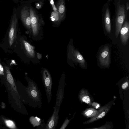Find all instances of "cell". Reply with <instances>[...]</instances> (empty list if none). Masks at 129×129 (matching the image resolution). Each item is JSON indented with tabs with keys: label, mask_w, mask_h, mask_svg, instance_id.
Wrapping results in <instances>:
<instances>
[{
	"label": "cell",
	"mask_w": 129,
	"mask_h": 129,
	"mask_svg": "<svg viewBox=\"0 0 129 129\" xmlns=\"http://www.w3.org/2000/svg\"><path fill=\"white\" fill-rule=\"evenodd\" d=\"M5 70L6 74V77L8 84L14 93L15 96H16L18 99L20 100V96L16 86L14 82L13 78L11 73L10 68L7 66H5Z\"/></svg>",
	"instance_id": "cell-8"
},
{
	"label": "cell",
	"mask_w": 129,
	"mask_h": 129,
	"mask_svg": "<svg viewBox=\"0 0 129 129\" xmlns=\"http://www.w3.org/2000/svg\"><path fill=\"white\" fill-rule=\"evenodd\" d=\"M98 111L92 108H90L87 109L83 113L84 115L88 117H94L97 114Z\"/></svg>",
	"instance_id": "cell-12"
},
{
	"label": "cell",
	"mask_w": 129,
	"mask_h": 129,
	"mask_svg": "<svg viewBox=\"0 0 129 129\" xmlns=\"http://www.w3.org/2000/svg\"><path fill=\"white\" fill-rule=\"evenodd\" d=\"M92 105L96 109L99 108L100 107V105L99 104L95 102H93L92 104Z\"/></svg>",
	"instance_id": "cell-18"
},
{
	"label": "cell",
	"mask_w": 129,
	"mask_h": 129,
	"mask_svg": "<svg viewBox=\"0 0 129 129\" xmlns=\"http://www.w3.org/2000/svg\"><path fill=\"white\" fill-rule=\"evenodd\" d=\"M65 10V7L64 1L60 0L58 4V11L60 17H63Z\"/></svg>",
	"instance_id": "cell-13"
},
{
	"label": "cell",
	"mask_w": 129,
	"mask_h": 129,
	"mask_svg": "<svg viewBox=\"0 0 129 129\" xmlns=\"http://www.w3.org/2000/svg\"><path fill=\"white\" fill-rule=\"evenodd\" d=\"M4 68L2 65L0 63V75H4Z\"/></svg>",
	"instance_id": "cell-17"
},
{
	"label": "cell",
	"mask_w": 129,
	"mask_h": 129,
	"mask_svg": "<svg viewBox=\"0 0 129 129\" xmlns=\"http://www.w3.org/2000/svg\"><path fill=\"white\" fill-rule=\"evenodd\" d=\"M70 120H68V119H66L65 121L64 122L62 125L60 129H64L68 124Z\"/></svg>",
	"instance_id": "cell-16"
},
{
	"label": "cell",
	"mask_w": 129,
	"mask_h": 129,
	"mask_svg": "<svg viewBox=\"0 0 129 129\" xmlns=\"http://www.w3.org/2000/svg\"><path fill=\"white\" fill-rule=\"evenodd\" d=\"M128 86V83L127 82L124 83L122 85V87L123 89H124L126 88Z\"/></svg>",
	"instance_id": "cell-19"
},
{
	"label": "cell",
	"mask_w": 129,
	"mask_h": 129,
	"mask_svg": "<svg viewBox=\"0 0 129 129\" xmlns=\"http://www.w3.org/2000/svg\"><path fill=\"white\" fill-rule=\"evenodd\" d=\"M26 92L31 102L33 107L41 108L42 106V94L36 83L33 80L28 81Z\"/></svg>",
	"instance_id": "cell-2"
},
{
	"label": "cell",
	"mask_w": 129,
	"mask_h": 129,
	"mask_svg": "<svg viewBox=\"0 0 129 129\" xmlns=\"http://www.w3.org/2000/svg\"><path fill=\"white\" fill-rule=\"evenodd\" d=\"M129 0H114L115 14L113 21L116 38L126 17H129Z\"/></svg>",
	"instance_id": "cell-1"
},
{
	"label": "cell",
	"mask_w": 129,
	"mask_h": 129,
	"mask_svg": "<svg viewBox=\"0 0 129 129\" xmlns=\"http://www.w3.org/2000/svg\"><path fill=\"white\" fill-rule=\"evenodd\" d=\"M4 122L6 126L9 128L13 129L16 128V125L12 120L5 119L4 120Z\"/></svg>",
	"instance_id": "cell-14"
},
{
	"label": "cell",
	"mask_w": 129,
	"mask_h": 129,
	"mask_svg": "<svg viewBox=\"0 0 129 129\" xmlns=\"http://www.w3.org/2000/svg\"><path fill=\"white\" fill-rule=\"evenodd\" d=\"M21 19L25 25L28 28L31 24V19L29 11L26 7H24L21 10L20 13Z\"/></svg>",
	"instance_id": "cell-9"
},
{
	"label": "cell",
	"mask_w": 129,
	"mask_h": 129,
	"mask_svg": "<svg viewBox=\"0 0 129 129\" xmlns=\"http://www.w3.org/2000/svg\"><path fill=\"white\" fill-rule=\"evenodd\" d=\"M111 47L108 44L103 45L99 50L98 54V61L100 65L109 68L111 63Z\"/></svg>",
	"instance_id": "cell-3"
},
{
	"label": "cell",
	"mask_w": 129,
	"mask_h": 129,
	"mask_svg": "<svg viewBox=\"0 0 129 129\" xmlns=\"http://www.w3.org/2000/svg\"><path fill=\"white\" fill-rule=\"evenodd\" d=\"M110 106L107 105L100 109L98 111L97 114L93 117L91 119L86 121V123H89L95 120L102 118L105 115L107 111L109 110Z\"/></svg>",
	"instance_id": "cell-10"
},
{
	"label": "cell",
	"mask_w": 129,
	"mask_h": 129,
	"mask_svg": "<svg viewBox=\"0 0 129 129\" xmlns=\"http://www.w3.org/2000/svg\"><path fill=\"white\" fill-rule=\"evenodd\" d=\"M42 80L46 95L48 102L49 103L51 100L52 94L51 90L52 82L51 77L47 71L43 72Z\"/></svg>",
	"instance_id": "cell-6"
},
{
	"label": "cell",
	"mask_w": 129,
	"mask_h": 129,
	"mask_svg": "<svg viewBox=\"0 0 129 129\" xmlns=\"http://www.w3.org/2000/svg\"><path fill=\"white\" fill-rule=\"evenodd\" d=\"M23 43L25 49L26 51L29 54H31L32 53V49L30 45L26 41H24Z\"/></svg>",
	"instance_id": "cell-15"
},
{
	"label": "cell",
	"mask_w": 129,
	"mask_h": 129,
	"mask_svg": "<svg viewBox=\"0 0 129 129\" xmlns=\"http://www.w3.org/2000/svg\"><path fill=\"white\" fill-rule=\"evenodd\" d=\"M80 98L81 101L85 103L89 104H91L90 98L86 91H82L80 93Z\"/></svg>",
	"instance_id": "cell-11"
},
{
	"label": "cell",
	"mask_w": 129,
	"mask_h": 129,
	"mask_svg": "<svg viewBox=\"0 0 129 129\" xmlns=\"http://www.w3.org/2000/svg\"><path fill=\"white\" fill-rule=\"evenodd\" d=\"M128 18L125 19L120 30V38L121 44L123 45H126L129 38V22Z\"/></svg>",
	"instance_id": "cell-7"
},
{
	"label": "cell",
	"mask_w": 129,
	"mask_h": 129,
	"mask_svg": "<svg viewBox=\"0 0 129 129\" xmlns=\"http://www.w3.org/2000/svg\"><path fill=\"white\" fill-rule=\"evenodd\" d=\"M17 11L14 8L10 28L8 34V40L9 45L11 46L16 40L17 32Z\"/></svg>",
	"instance_id": "cell-5"
},
{
	"label": "cell",
	"mask_w": 129,
	"mask_h": 129,
	"mask_svg": "<svg viewBox=\"0 0 129 129\" xmlns=\"http://www.w3.org/2000/svg\"><path fill=\"white\" fill-rule=\"evenodd\" d=\"M111 0H108L104 4L102 10V21L106 31L110 33L111 31V18L109 8Z\"/></svg>",
	"instance_id": "cell-4"
}]
</instances>
